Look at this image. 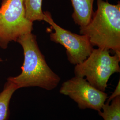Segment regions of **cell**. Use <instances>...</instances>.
Listing matches in <instances>:
<instances>
[{
    "label": "cell",
    "instance_id": "11",
    "mask_svg": "<svg viewBox=\"0 0 120 120\" xmlns=\"http://www.w3.org/2000/svg\"><path fill=\"white\" fill-rule=\"evenodd\" d=\"M120 96V80L119 79V82H118V84L117 86H116V88L114 92L112 93L111 95L108 98L107 101H106L107 103H110L116 97Z\"/></svg>",
    "mask_w": 120,
    "mask_h": 120
},
{
    "label": "cell",
    "instance_id": "2",
    "mask_svg": "<svg viewBox=\"0 0 120 120\" xmlns=\"http://www.w3.org/2000/svg\"><path fill=\"white\" fill-rule=\"evenodd\" d=\"M97 6L89 23L80 27V34L87 36L93 46L112 50L120 56V2L112 4L97 0Z\"/></svg>",
    "mask_w": 120,
    "mask_h": 120
},
{
    "label": "cell",
    "instance_id": "8",
    "mask_svg": "<svg viewBox=\"0 0 120 120\" xmlns=\"http://www.w3.org/2000/svg\"><path fill=\"white\" fill-rule=\"evenodd\" d=\"M17 86L13 83L7 81L4 84L0 93V120H8L10 116L9 104Z\"/></svg>",
    "mask_w": 120,
    "mask_h": 120
},
{
    "label": "cell",
    "instance_id": "9",
    "mask_svg": "<svg viewBox=\"0 0 120 120\" xmlns=\"http://www.w3.org/2000/svg\"><path fill=\"white\" fill-rule=\"evenodd\" d=\"M43 0H24L26 18L30 22L44 21Z\"/></svg>",
    "mask_w": 120,
    "mask_h": 120
},
{
    "label": "cell",
    "instance_id": "3",
    "mask_svg": "<svg viewBox=\"0 0 120 120\" xmlns=\"http://www.w3.org/2000/svg\"><path fill=\"white\" fill-rule=\"evenodd\" d=\"M120 56H112L109 50L94 49L90 56L83 62L75 65V76L85 78L95 88L105 92L112 75L120 72Z\"/></svg>",
    "mask_w": 120,
    "mask_h": 120
},
{
    "label": "cell",
    "instance_id": "10",
    "mask_svg": "<svg viewBox=\"0 0 120 120\" xmlns=\"http://www.w3.org/2000/svg\"><path fill=\"white\" fill-rule=\"evenodd\" d=\"M98 113L104 120H120V96L105 102Z\"/></svg>",
    "mask_w": 120,
    "mask_h": 120
},
{
    "label": "cell",
    "instance_id": "7",
    "mask_svg": "<svg viewBox=\"0 0 120 120\" xmlns=\"http://www.w3.org/2000/svg\"><path fill=\"white\" fill-rule=\"evenodd\" d=\"M73 9L72 17L80 27L87 25L93 15L94 0H70Z\"/></svg>",
    "mask_w": 120,
    "mask_h": 120
},
{
    "label": "cell",
    "instance_id": "1",
    "mask_svg": "<svg viewBox=\"0 0 120 120\" xmlns=\"http://www.w3.org/2000/svg\"><path fill=\"white\" fill-rule=\"evenodd\" d=\"M17 42L22 46L24 52L22 72L17 76L8 77L7 81L13 83L18 89L38 87L51 91L56 88L60 77L47 64L39 47L36 36L32 33L24 35Z\"/></svg>",
    "mask_w": 120,
    "mask_h": 120
},
{
    "label": "cell",
    "instance_id": "12",
    "mask_svg": "<svg viewBox=\"0 0 120 120\" xmlns=\"http://www.w3.org/2000/svg\"><path fill=\"white\" fill-rule=\"evenodd\" d=\"M3 61V60H2V59L1 58H0V62H2Z\"/></svg>",
    "mask_w": 120,
    "mask_h": 120
},
{
    "label": "cell",
    "instance_id": "5",
    "mask_svg": "<svg viewBox=\"0 0 120 120\" xmlns=\"http://www.w3.org/2000/svg\"><path fill=\"white\" fill-rule=\"evenodd\" d=\"M44 13V21L51 26L54 30V33L50 34V40L60 44L65 48L69 62L77 65L86 60L94 49L88 38L84 35L77 34L62 28L53 21L50 12L45 11Z\"/></svg>",
    "mask_w": 120,
    "mask_h": 120
},
{
    "label": "cell",
    "instance_id": "4",
    "mask_svg": "<svg viewBox=\"0 0 120 120\" xmlns=\"http://www.w3.org/2000/svg\"><path fill=\"white\" fill-rule=\"evenodd\" d=\"M33 22L26 16L24 0H2L0 7V47L5 49L11 42L32 32Z\"/></svg>",
    "mask_w": 120,
    "mask_h": 120
},
{
    "label": "cell",
    "instance_id": "6",
    "mask_svg": "<svg viewBox=\"0 0 120 120\" xmlns=\"http://www.w3.org/2000/svg\"><path fill=\"white\" fill-rule=\"evenodd\" d=\"M60 94L68 96L81 109L101 111L107 99L108 94L90 85L85 78L75 76L64 82Z\"/></svg>",
    "mask_w": 120,
    "mask_h": 120
}]
</instances>
